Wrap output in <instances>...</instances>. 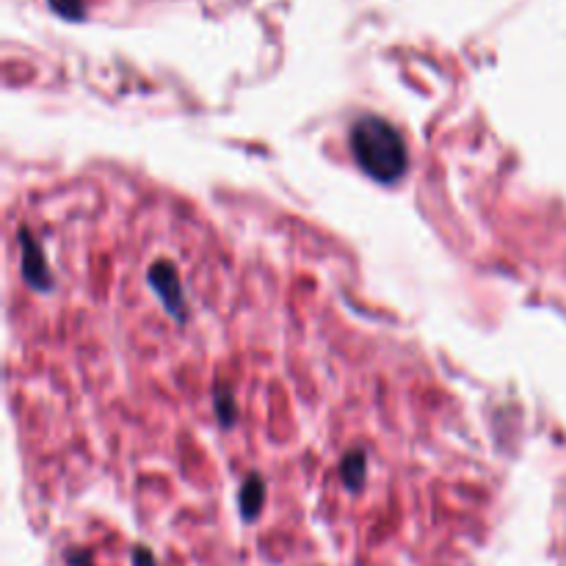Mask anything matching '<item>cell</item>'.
Instances as JSON below:
<instances>
[{
	"label": "cell",
	"mask_w": 566,
	"mask_h": 566,
	"mask_svg": "<svg viewBox=\"0 0 566 566\" xmlns=\"http://www.w3.org/2000/svg\"><path fill=\"white\" fill-rule=\"evenodd\" d=\"M351 150L359 169L379 183H395L406 174L409 152L404 136L382 119V116H362L351 128Z\"/></svg>",
	"instance_id": "6da1fadb"
},
{
	"label": "cell",
	"mask_w": 566,
	"mask_h": 566,
	"mask_svg": "<svg viewBox=\"0 0 566 566\" xmlns=\"http://www.w3.org/2000/svg\"><path fill=\"white\" fill-rule=\"evenodd\" d=\"M150 279H152V285L163 293V299H166V304H169V310L177 312L180 307H183V304H180V288H177V277H174V271L158 266L150 271Z\"/></svg>",
	"instance_id": "7a4b0ae2"
},
{
	"label": "cell",
	"mask_w": 566,
	"mask_h": 566,
	"mask_svg": "<svg viewBox=\"0 0 566 566\" xmlns=\"http://www.w3.org/2000/svg\"><path fill=\"white\" fill-rule=\"evenodd\" d=\"M260 503H263V484H260L257 475H252L241 489V511L249 520H255L257 511H260Z\"/></svg>",
	"instance_id": "3957f363"
},
{
	"label": "cell",
	"mask_w": 566,
	"mask_h": 566,
	"mask_svg": "<svg viewBox=\"0 0 566 566\" xmlns=\"http://www.w3.org/2000/svg\"><path fill=\"white\" fill-rule=\"evenodd\" d=\"M343 473H346L348 484L351 486L359 484V481H362V475H365V453L362 451L351 453V456L346 459V464H343Z\"/></svg>",
	"instance_id": "277c9868"
},
{
	"label": "cell",
	"mask_w": 566,
	"mask_h": 566,
	"mask_svg": "<svg viewBox=\"0 0 566 566\" xmlns=\"http://www.w3.org/2000/svg\"><path fill=\"white\" fill-rule=\"evenodd\" d=\"M50 6L67 20H83V0H50Z\"/></svg>",
	"instance_id": "5b68a950"
}]
</instances>
